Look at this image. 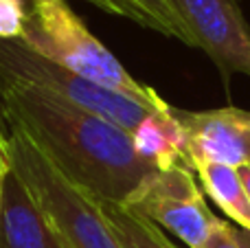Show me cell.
<instances>
[{
  "label": "cell",
  "mask_w": 250,
  "mask_h": 248,
  "mask_svg": "<svg viewBox=\"0 0 250 248\" xmlns=\"http://www.w3.org/2000/svg\"><path fill=\"white\" fill-rule=\"evenodd\" d=\"M0 117L18 123L70 183L99 200L123 205L154 171L132 134L40 88L0 79Z\"/></svg>",
  "instance_id": "1"
},
{
  "label": "cell",
  "mask_w": 250,
  "mask_h": 248,
  "mask_svg": "<svg viewBox=\"0 0 250 248\" xmlns=\"http://www.w3.org/2000/svg\"><path fill=\"white\" fill-rule=\"evenodd\" d=\"M11 169L64 248H121L95 196L70 183L18 123L4 121Z\"/></svg>",
  "instance_id": "2"
},
{
  "label": "cell",
  "mask_w": 250,
  "mask_h": 248,
  "mask_svg": "<svg viewBox=\"0 0 250 248\" xmlns=\"http://www.w3.org/2000/svg\"><path fill=\"white\" fill-rule=\"evenodd\" d=\"M22 44L42 57L92 79L101 86L156 101L160 95L149 86L138 83L125 66L90 31L66 0H33L29 2Z\"/></svg>",
  "instance_id": "3"
},
{
  "label": "cell",
  "mask_w": 250,
  "mask_h": 248,
  "mask_svg": "<svg viewBox=\"0 0 250 248\" xmlns=\"http://www.w3.org/2000/svg\"><path fill=\"white\" fill-rule=\"evenodd\" d=\"M0 79H9V82L51 92V95L121 127L127 134H134V130L151 112L169 105L163 97L149 101L101 86V83L73 73V70L42 57L40 53L31 51L20 40L0 42Z\"/></svg>",
  "instance_id": "4"
},
{
  "label": "cell",
  "mask_w": 250,
  "mask_h": 248,
  "mask_svg": "<svg viewBox=\"0 0 250 248\" xmlns=\"http://www.w3.org/2000/svg\"><path fill=\"white\" fill-rule=\"evenodd\" d=\"M123 207L149 220L158 228L171 231L189 248L202 246L217 220L204 202L193 171L185 165L154 169L123 202Z\"/></svg>",
  "instance_id": "5"
},
{
  "label": "cell",
  "mask_w": 250,
  "mask_h": 248,
  "mask_svg": "<svg viewBox=\"0 0 250 248\" xmlns=\"http://www.w3.org/2000/svg\"><path fill=\"white\" fill-rule=\"evenodd\" d=\"M193 46L207 51L222 73L250 77V26L237 0H169Z\"/></svg>",
  "instance_id": "6"
},
{
  "label": "cell",
  "mask_w": 250,
  "mask_h": 248,
  "mask_svg": "<svg viewBox=\"0 0 250 248\" xmlns=\"http://www.w3.org/2000/svg\"><path fill=\"white\" fill-rule=\"evenodd\" d=\"M185 130L187 167L200 163L244 167L250 165V112L235 105L204 112L176 110Z\"/></svg>",
  "instance_id": "7"
},
{
  "label": "cell",
  "mask_w": 250,
  "mask_h": 248,
  "mask_svg": "<svg viewBox=\"0 0 250 248\" xmlns=\"http://www.w3.org/2000/svg\"><path fill=\"white\" fill-rule=\"evenodd\" d=\"M0 248H64L13 169L0 191Z\"/></svg>",
  "instance_id": "8"
},
{
  "label": "cell",
  "mask_w": 250,
  "mask_h": 248,
  "mask_svg": "<svg viewBox=\"0 0 250 248\" xmlns=\"http://www.w3.org/2000/svg\"><path fill=\"white\" fill-rule=\"evenodd\" d=\"M136 154L154 169H171L185 165V130L173 105L151 112L132 134Z\"/></svg>",
  "instance_id": "9"
},
{
  "label": "cell",
  "mask_w": 250,
  "mask_h": 248,
  "mask_svg": "<svg viewBox=\"0 0 250 248\" xmlns=\"http://www.w3.org/2000/svg\"><path fill=\"white\" fill-rule=\"evenodd\" d=\"M193 174H198L202 189L220 211H224L235 227L250 231V200L246 196L244 183L239 178L237 167L215 165V163H200Z\"/></svg>",
  "instance_id": "10"
},
{
  "label": "cell",
  "mask_w": 250,
  "mask_h": 248,
  "mask_svg": "<svg viewBox=\"0 0 250 248\" xmlns=\"http://www.w3.org/2000/svg\"><path fill=\"white\" fill-rule=\"evenodd\" d=\"M97 202H99L121 248H176L156 224L129 211L127 207L119 205V202L99 200V198H97Z\"/></svg>",
  "instance_id": "11"
},
{
  "label": "cell",
  "mask_w": 250,
  "mask_h": 248,
  "mask_svg": "<svg viewBox=\"0 0 250 248\" xmlns=\"http://www.w3.org/2000/svg\"><path fill=\"white\" fill-rule=\"evenodd\" d=\"M110 2L117 7L119 16H125L129 20L138 22V24L147 26V29H154L158 33L176 38L193 46L189 31L185 29L180 18L176 16L169 0H110Z\"/></svg>",
  "instance_id": "12"
},
{
  "label": "cell",
  "mask_w": 250,
  "mask_h": 248,
  "mask_svg": "<svg viewBox=\"0 0 250 248\" xmlns=\"http://www.w3.org/2000/svg\"><path fill=\"white\" fill-rule=\"evenodd\" d=\"M29 13V0H0V42L22 38Z\"/></svg>",
  "instance_id": "13"
},
{
  "label": "cell",
  "mask_w": 250,
  "mask_h": 248,
  "mask_svg": "<svg viewBox=\"0 0 250 248\" xmlns=\"http://www.w3.org/2000/svg\"><path fill=\"white\" fill-rule=\"evenodd\" d=\"M200 248H239L237 240L233 235V224L217 218L211 233H208V237L204 240V244Z\"/></svg>",
  "instance_id": "14"
},
{
  "label": "cell",
  "mask_w": 250,
  "mask_h": 248,
  "mask_svg": "<svg viewBox=\"0 0 250 248\" xmlns=\"http://www.w3.org/2000/svg\"><path fill=\"white\" fill-rule=\"evenodd\" d=\"M0 167H4V169H11V152H9V139L2 134V127H0Z\"/></svg>",
  "instance_id": "15"
},
{
  "label": "cell",
  "mask_w": 250,
  "mask_h": 248,
  "mask_svg": "<svg viewBox=\"0 0 250 248\" xmlns=\"http://www.w3.org/2000/svg\"><path fill=\"white\" fill-rule=\"evenodd\" d=\"M233 235H235V240H237L239 248H250V231H248V228L235 227V224H233Z\"/></svg>",
  "instance_id": "16"
},
{
  "label": "cell",
  "mask_w": 250,
  "mask_h": 248,
  "mask_svg": "<svg viewBox=\"0 0 250 248\" xmlns=\"http://www.w3.org/2000/svg\"><path fill=\"white\" fill-rule=\"evenodd\" d=\"M237 171H239V178H242V183H244V189H246V196L250 200V165L237 167Z\"/></svg>",
  "instance_id": "17"
},
{
  "label": "cell",
  "mask_w": 250,
  "mask_h": 248,
  "mask_svg": "<svg viewBox=\"0 0 250 248\" xmlns=\"http://www.w3.org/2000/svg\"><path fill=\"white\" fill-rule=\"evenodd\" d=\"M9 171H11V169H4V167H0V191H2V178L9 174Z\"/></svg>",
  "instance_id": "18"
},
{
  "label": "cell",
  "mask_w": 250,
  "mask_h": 248,
  "mask_svg": "<svg viewBox=\"0 0 250 248\" xmlns=\"http://www.w3.org/2000/svg\"><path fill=\"white\" fill-rule=\"evenodd\" d=\"M29 2H33V0H29Z\"/></svg>",
  "instance_id": "19"
}]
</instances>
